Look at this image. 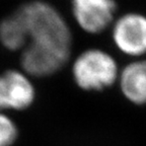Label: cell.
<instances>
[{
  "label": "cell",
  "instance_id": "6da1fadb",
  "mask_svg": "<svg viewBox=\"0 0 146 146\" xmlns=\"http://www.w3.org/2000/svg\"><path fill=\"white\" fill-rule=\"evenodd\" d=\"M16 11L25 25L29 40L27 46L70 56L71 31L55 7L44 1H33L25 3Z\"/></svg>",
  "mask_w": 146,
  "mask_h": 146
},
{
  "label": "cell",
  "instance_id": "ba28073f",
  "mask_svg": "<svg viewBox=\"0 0 146 146\" xmlns=\"http://www.w3.org/2000/svg\"><path fill=\"white\" fill-rule=\"evenodd\" d=\"M27 41L25 25L17 11L0 21V42L7 50L23 51Z\"/></svg>",
  "mask_w": 146,
  "mask_h": 146
},
{
  "label": "cell",
  "instance_id": "9c48e42d",
  "mask_svg": "<svg viewBox=\"0 0 146 146\" xmlns=\"http://www.w3.org/2000/svg\"><path fill=\"white\" fill-rule=\"evenodd\" d=\"M18 136V129L11 118L0 112V146H11Z\"/></svg>",
  "mask_w": 146,
  "mask_h": 146
},
{
  "label": "cell",
  "instance_id": "7a4b0ae2",
  "mask_svg": "<svg viewBox=\"0 0 146 146\" xmlns=\"http://www.w3.org/2000/svg\"><path fill=\"white\" fill-rule=\"evenodd\" d=\"M120 70L117 60L110 53L91 48L83 51L74 60L72 76L79 88L100 91L118 82Z\"/></svg>",
  "mask_w": 146,
  "mask_h": 146
},
{
  "label": "cell",
  "instance_id": "5b68a950",
  "mask_svg": "<svg viewBox=\"0 0 146 146\" xmlns=\"http://www.w3.org/2000/svg\"><path fill=\"white\" fill-rule=\"evenodd\" d=\"M72 13L78 27L88 34H100L115 21V0H72Z\"/></svg>",
  "mask_w": 146,
  "mask_h": 146
},
{
  "label": "cell",
  "instance_id": "52a82bcc",
  "mask_svg": "<svg viewBox=\"0 0 146 146\" xmlns=\"http://www.w3.org/2000/svg\"><path fill=\"white\" fill-rule=\"evenodd\" d=\"M118 83L124 98L136 106L146 105V57L133 59L120 70Z\"/></svg>",
  "mask_w": 146,
  "mask_h": 146
},
{
  "label": "cell",
  "instance_id": "8992f818",
  "mask_svg": "<svg viewBox=\"0 0 146 146\" xmlns=\"http://www.w3.org/2000/svg\"><path fill=\"white\" fill-rule=\"evenodd\" d=\"M70 56L55 51L25 46L21 51V65L29 76L46 77L57 73L68 62Z\"/></svg>",
  "mask_w": 146,
  "mask_h": 146
},
{
  "label": "cell",
  "instance_id": "3957f363",
  "mask_svg": "<svg viewBox=\"0 0 146 146\" xmlns=\"http://www.w3.org/2000/svg\"><path fill=\"white\" fill-rule=\"evenodd\" d=\"M112 40L122 54L133 59L146 57V15L127 12L112 25Z\"/></svg>",
  "mask_w": 146,
  "mask_h": 146
},
{
  "label": "cell",
  "instance_id": "277c9868",
  "mask_svg": "<svg viewBox=\"0 0 146 146\" xmlns=\"http://www.w3.org/2000/svg\"><path fill=\"white\" fill-rule=\"evenodd\" d=\"M30 77L16 69H9L0 74V112L23 111L33 105L36 89Z\"/></svg>",
  "mask_w": 146,
  "mask_h": 146
}]
</instances>
